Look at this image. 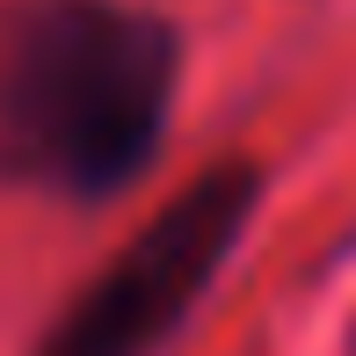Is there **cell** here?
Masks as SVG:
<instances>
[{
  "label": "cell",
  "instance_id": "1",
  "mask_svg": "<svg viewBox=\"0 0 356 356\" xmlns=\"http://www.w3.org/2000/svg\"><path fill=\"white\" fill-rule=\"evenodd\" d=\"M182 44L131 0H0V182L117 197L168 138Z\"/></svg>",
  "mask_w": 356,
  "mask_h": 356
},
{
  "label": "cell",
  "instance_id": "2",
  "mask_svg": "<svg viewBox=\"0 0 356 356\" xmlns=\"http://www.w3.org/2000/svg\"><path fill=\"white\" fill-rule=\"evenodd\" d=\"M254 197H262L254 160L204 168L197 182L51 320V334L37 342V356H153L197 313V298L211 291L218 262L240 248V233H248V218H254Z\"/></svg>",
  "mask_w": 356,
  "mask_h": 356
}]
</instances>
